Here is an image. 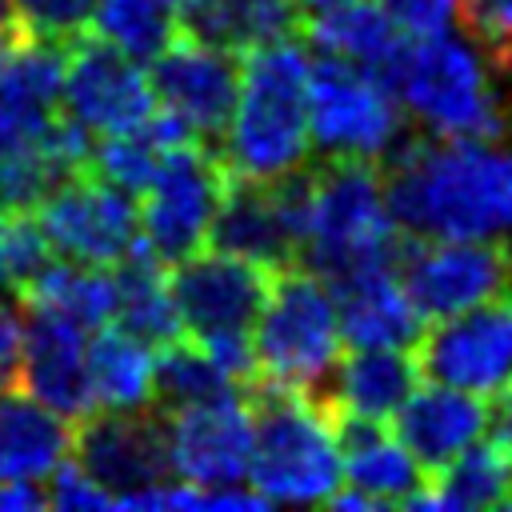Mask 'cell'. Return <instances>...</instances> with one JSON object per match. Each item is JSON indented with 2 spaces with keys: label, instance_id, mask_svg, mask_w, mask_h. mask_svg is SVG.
<instances>
[{
  "label": "cell",
  "instance_id": "obj_1",
  "mask_svg": "<svg viewBox=\"0 0 512 512\" xmlns=\"http://www.w3.org/2000/svg\"><path fill=\"white\" fill-rule=\"evenodd\" d=\"M384 196L396 228L424 240H476L512 232V152L492 140L412 136L396 140Z\"/></svg>",
  "mask_w": 512,
  "mask_h": 512
},
{
  "label": "cell",
  "instance_id": "obj_2",
  "mask_svg": "<svg viewBox=\"0 0 512 512\" xmlns=\"http://www.w3.org/2000/svg\"><path fill=\"white\" fill-rule=\"evenodd\" d=\"M308 52L296 40L240 56V88L220 136L224 168L240 180H276L308 160Z\"/></svg>",
  "mask_w": 512,
  "mask_h": 512
},
{
  "label": "cell",
  "instance_id": "obj_3",
  "mask_svg": "<svg viewBox=\"0 0 512 512\" xmlns=\"http://www.w3.org/2000/svg\"><path fill=\"white\" fill-rule=\"evenodd\" d=\"M404 232L384 196V168L368 156H320L308 164V232L300 264L324 280L396 264Z\"/></svg>",
  "mask_w": 512,
  "mask_h": 512
},
{
  "label": "cell",
  "instance_id": "obj_4",
  "mask_svg": "<svg viewBox=\"0 0 512 512\" xmlns=\"http://www.w3.org/2000/svg\"><path fill=\"white\" fill-rule=\"evenodd\" d=\"M244 404L252 416L248 484L268 504H328L340 488V452L324 400L304 388L248 380Z\"/></svg>",
  "mask_w": 512,
  "mask_h": 512
},
{
  "label": "cell",
  "instance_id": "obj_5",
  "mask_svg": "<svg viewBox=\"0 0 512 512\" xmlns=\"http://www.w3.org/2000/svg\"><path fill=\"white\" fill-rule=\"evenodd\" d=\"M384 84L392 88L396 104H404L432 136L500 140L508 128L484 60L444 32L404 36L392 64L384 68Z\"/></svg>",
  "mask_w": 512,
  "mask_h": 512
},
{
  "label": "cell",
  "instance_id": "obj_6",
  "mask_svg": "<svg viewBox=\"0 0 512 512\" xmlns=\"http://www.w3.org/2000/svg\"><path fill=\"white\" fill-rule=\"evenodd\" d=\"M272 272L276 268L224 252L216 244H204L168 264V292L184 336H192L240 384H248L256 372L252 324L264 308Z\"/></svg>",
  "mask_w": 512,
  "mask_h": 512
},
{
  "label": "cell",
  "instance_id": "obj_7",
  "mask_svg": "<svg viewBox=\"0 0 512 512\" xmlns=\"http://www.w3.org/2000/svg\"><path fill=\"white\" fill-rule=\"evenodd\" d=\"M340 356V324L328 280L308 264L272 272L264 308L252 324V380L316 392Z\"/></svg>",
  "mask_w": 512,
  "mask_h": 512
},
{
  "label": "cell",
  "instance_id": "obj_8",
  "mask_svg": "<svg viewBox=\"0 0 512 512\" xmlns=\"http://www.w3.org/2000/svg\"><path fill=\"white\" fill-rule=\"evenodd\" d=\"M72 464L112 496V508H160L172 484L164 412L152 404L92 408L72 420Z\"/></svg>",
  "mask_w": 512,
  "mask_h": 512
},
{
  "label": "cell",
  "instance_id": "obj_9",
  "mask_svg": "<svg viewBox=\"0 0 512 512\" xmlns=\"http://www.w3.org/2000/svg\"><path fill=\"white\" fill-rule=\"evenodd\" d=\"M228 176L232 172L224 168L216 144L196 136L172 144L160 168L152 172V180L136 192L140 244L164 264L204 248Z\"/></svg>",
  "mask_w": 512,
  "mask_h": 512
},
{
  "label": "cell",
  "instance_id": "obj_10",
  "mask_svg": "<svg viewBox=\"0 0 512 512\" xmlns=\"http://www.w3.org/2000/svg\"><path fill=\"white\" fill-rule=\"evenodd\" d=\"M308 140L324 156L384 160L400 140V108L392 88L340 56L308 64Z\"/></svg>",
  "mask_w": 512,
  "mask_h": 512
},
{
  "label": "cell",
  "instance_id": "obj_11",
  "mask_svg": "<svg viewBox=\"0 0 512 512\" xmlns=\"http://www.w3.org/2000/svg\"><path fill=\"white\" fill-rule=\"evenodd\" d=\"M396 276L424 320L456 316L496 304L512 292V252L496 236L476 240H424L404 236Z\"/></svg>",
  "mask_w": 512,
  "mask_h": 512
},
{
  "label": "cell",
  "instance_id": "obj_12",
  "mask_svg": "<svg viewBox=\"0 0 512 512\" xmlns=\"http://www.w3.org/2000/svg\"><path fill=\"white\" fill-rule=\"evenodd\" d=\"M52 252L72 264L112 268L124 260L136 240V196L116 188L112 180L96 176L92 168H80L64 180H56L36 204H32Z\"/></svg>",
  "mask_w": 512,
  "mask_h": 512
},
{
  "label": "cell",
  "instance_id": "obj_13",
  "mask_svg": "<svg viewBox=\"0 0 512 512\" xmlns=\"http://www.w3.org/2000/svg\"><path fill=\"white\" fill-rule=\"evenodd\" d=\"M152 108L156 100L148 88V72L136 56L92 28L60 44V112L88 136L124 132Z\"/></svg>",
  "mask_w": 512,
  "mask_h": 512
},
{
  "label": "cell",
  "instance_id": "obj_14",
  "mask_svg": "<svg viewBox=\"0 0 512 512\" xmlns=\"http://www.w3.org/2000/svg\"><path fill=\"white\" fill-rule=\"evenodd\" d=\"M148 88L160 112L176 116L196 140L220 148L240 88V56L176 28V36L148 56Z\"/></svg>",
  "mask_w": 512,
  "mask_h": 512
},
{
  "label": "cell",
  "instance_id": "obj_15",
  "mask_svg": "<svg viewBox=\"0 0 512 512\" xmlns=\"http://www.w3.org/2000/svg\"><path fill=\"white\" fill-rule=\"evenodd\" d=\"M412 352H416L420 376L436 384L476 392V396L496 392L512 372L504 300L432 320V328H420Z\"/></svg>",
  "mask_w": 512,
  "mask_h": 512
},
{
  "label": "cell",
  "instance_id": "obj_16",
  "mask_svg": "<svg viewBox=\"0 0 512 512\" xmlns=\"http://www.w3.org/2000/svg\"><path fill=\"white\" fill-rule=\"evenodd\" d=\"M168 456L172 476L192 488H232L248 480L252 456V416L240 396L204 400L180 412H168Z\"/></svg>",
  "mask_w": 512,
  "mask_h": 512
},
{
  "label": "cell",
  "instance_id": "obj_17",
  "mask_svg": "<svg viewBox=\"0 0 512 512\" xmlns=\"http://www.w3.org/2000/svg\"><path fill=\"white\" fill-rule=\"evenodd\" d=\"M328 408V404H324ZM332 416V436L340 452V484L360 492L372 508L400 504L408 508L412 496L424 492V472L408 456V448L392 436L388 420H368V416H348L328 408Z\"/></svg>",
  "mask_w": 512,
  "mask_h": 512
},
{
  "label": "cell",
  "instance_id": "obj_18",
  "mask_svg": "<svg viewBox=\"0 0 512 512\" xmlns=\"http://www.w3.org/2000/svg\"><path fill=\"white\" fill-rule=\"evenodd\" d=\"M24 388L60 412L64 420H80L96 408L92 380H88V332L44 312H28L24 324Z\"/></svg>",
  "mask_w": 512,
  "mask_h": 512
},
{
  "label": "cell",
  "instance_id": "obj_19",
  "mask_svg": "<svg viewBox=\"0 0 512 512\" xmlns=\"http://www.w3.org/2000/svg\"><path fill=\"white\" fill-rule=\"evenodd\" d=\"M484 420H488V404L476 392H460L432 380L424 388L416 384L388 424H392V436L420 464V472L432 476L456 452H464L472 440L484 436Z\"/></svg>",
  "mask_w": 512,
  "mask_h": 512
},
{
  "label": "cell",
  "instance_id": "obj_20",
  "mask_svg": "<svg viewBox=\"0 0 512 512\" xmlns=\"http://www.w3.org/2000/svg\"><path fill=\"white\" fill-rule=\"evenodd\" d=\"M328 288L336 300L340 340L348 348H412L416 344L424 316L404 292L396 264H380V268L328 280Z\"/></svg>",
  "mask_w": 512,
  "mask_h": 512
},
{
  "label": "cell",
  "instance_id": "obj_21",
  "mask_svg": "<svg viewBox=\"0 0 512 512\" xmlns=\"http://www.w3.org/2000/svg\"><path fill=\"white\" fill-rule=\"evenodd\" d=\"M72 456V420L32 392H0V484H44Z\"/></svg>",
  "mask_w": 512,
  "mask_h": 512
},
{
  "label": "cell",
  "instance_id": "obj_22",
  "mask_svg": "<svg viewBox=\"0 0 512 512\" xmlns=\"http://www.w3.org/2000/svg\"><path fill=\"white\" fill-rule=\"evenodd\" d=\"M332 388L316 392L328 408L368 420H392L404 396L420 384L412 348H348L332 364Z\"/></svg>",
  "mask_w": 512,
  "mask_h": 512
},
{
  "label": "cell",
  "instance_id": "obj_23",
  "mask_svg": "<svg viewBox=\"0 0 512 512\" xmlns=\"http://www.w3.org/2000/svg\"><path fill=\"white\" fill-rule=\"evenodd\" d=\"M300 24L304 16L292 0H184L180 8V32L232 56H248L276 40H296Z\"/></svg>",
  "mask_w": 512,
  "mask_h": 512
},
{
  "label": "cell",
  "instance_id": "obj_24",
  "mask_svg": "<svg viewBox=\"0 0 512 512\" xmlns=\"http://www.w3.org/2000/svg\"><path fill=\"white\" fill-rule=\"evenodd\" d=\"M108 272H112V292H116L112 320L124 332L140 336L152 348L184 332L180 316H176V304H172V292H168V264L156 260L140 240Z\"/></svg>",
  "mask_w": 512,
  "mask_h": 512
},
{
  "label": "cell",
  "instance_id": "obj_25",
  "mask_svg": "<svg viewBox=\"0 0 512 512\" xmlns=\"http://www.w3.org/2000/svg\"><path fill=\"white\" fill-rule=\"evenodd\" d=\"M300 36L316 52L360 64V68L376 72L380 80H384V68L392 64L396 48L404 44V36L392 28V20L372 0H344L336 8L312 12V16H304Z\"/></svg>",
  "mask_w": 512,
  "mask_h": 512
},
{
  "label": "cell",
  "instance_id": "obj_26",
  "mask_svg": "<svg viewBox=\"0 0 512 512\" xmlns=\"http://www.w3.org/2000/svg\"><path fill=\"white\" fill-rule=\"evenodd\" d=\"M408 508H512V460L492 440H472L444 468L424 476V492L412 496Z\"/></svg>",
  "mask_w": 512,
  "mask_h": 512
},
{
  "label": "cell",
  "instance_id": "obj_27",
  "mask_svg": "<svg viewBox=\"0 0 512 512\" xmlns=\"http://www.w3.org/2000/svg\"><path fill=\"white\" fill-rule=\"evenodd\" d=\"M152 356L156 348L120 324L88 332V380L96 408H144L152 400Z\"/></svg>",
  "mask_w": 512,
  "mask_h": 512
},
{
  "label": "cell",
  "instance_id": "obj_28",
  "mask_svg": "<svg viewBox=\"0 0 512 512\" xmlns=\"http://www.w3.org/2000/svg\"><path fill=\"white\" fill-rule=\"evenodd\" d=\"M24 312H44V316H60L84 332L100 328L112 320V272L108 268H92V264H72V260H52L20 296Z\"/></svg>",
  "mask_w": 512,
  "mask_h": 512
},
{
  "label": "cell",
  "instance_id": "obj_29",
  "mask_svg": "<svg viewBox=\"0 0 512 512\" xmlns=\"http://www.w3.org/2000/svg\"><path fill=\"white\" fill-rule=\"evenodd\" d=\"M244 384L224 372L192 336H172L164 344H156L152 356V408L156 412H180L204 400H224V396H240Z\"/></svg>",
  "mask_w": 512,
  "mask_h": 512
},
{
  "label": "cell",
  "instance_id": "obj_30",
  "mask_svg": "<svg viewBox=\"0 0 512 512\" xmlns=\"http://www.w3.org/2000/svg\"><path fill=\"white\" fill-rule=\"evenodd\" d=\"M184 0H96L92 32L112 40L136 60L156 56L180 28Z\"/></svg>",
  "mask_w": 512,
  "mask_h": 512
},
{
  "label": "cell",
  "instance_id": "obj_31",
  "mask_svg": "<svg viewBox=\"0 0 512 512\" xmlns=\"http://www.w3.org/2000/svg\"><path fill=\"white\" fill-rule=\"evenodd\" d=\"M52 256L56 252H52L32 208L0 212V288L20 296L52 264Z\"/></svg>",
  "mask_w": 512,
  "mask_h": 512
},
{
  "label": "cell",
  "instance_id": "obj_32",
  "mask_svg": "<svg viewBox=\"0 0 512 512\" xmlns=\"http://www.w3.org/2000/svg\"><path fill=\"white\" fill-rule=\"evenodd\" d=\"M12 8L32 40L68 44L72 36L92 28L96 0H12Z\"/></svg>",
  "mask_w": 512,
  "mask_h": 512
},
{
  "label": "cell",
  "instance_id": "obj_33",
  "mask_svg": "<svg viewBox=\"0 0 512 512\" xmlns=\"http://www.w3.org/2000/svg\"><path fill=\"white\" fill-rule=\"evenodd\" d=\"M456 16L488 60L512 76V0H456Z\"/></svg>",
  "mask_w": 512,
  "mask_h": 512
},
{
  "label": "cell",
  "instance_id": "obj_34",
  "mask_svg": "<svg viewBox=\"0 0 512 512\" xmlns=\"http://www.w3.org/2000/svg\"><path fill=\"white\" fill-rule=\"evenodd\" d=\"M44 508H60V512H100L112 508V496L84 472L72 464V456L48 476V492H44Z\"/></svg>",
  "mask_w": 512,
  "mask_h": 512
},
{
  "label": "cell",
  "instance_id": "obj_35",
  "mask_svg": "<svg viewBox=\"0 0 512 512\" xmlns=\"http://www.w3.org/2000/svg\"><path fill=\"white\" fill-rule=\"evenodd\" d=\"M400 36H436L448 32L456 16V0H372Z\"/></svg>",
  "mask_w": 512,
  "mask_h": 512
},
{
  "label": "cell",
  "instance_id": "obj_36",
  "mask_svg": "<svg viewBox=\"0 0 512 512\" xmlns=\"http://www.w3.org/2000/svg\"><path fill=\"white\" fill-rule=\"evenodd\" d=\"M24 364V320L12 308H0V392L20 384Z\"/></svg>",
  "mask_w": 512,
  "mask_h": 512
},
{
  "label": "cell",
  "instance_id": "obj_37",
  "mask_svg": "<svg viewBox=\"0 0 512 512\" xmlns=\"http://www.w3.org/2000/svg\"><path fill=\"white\" fill-rule=\"evenodd\" d=\"M492 404H488V420L484 428L492 432V444L512 460V380H504L496 392H488Z\"/></svg>",
  "mask_w": 512,
  "mask_h": 512
},
{
  "label": "cell",
  "instance_id": "obj_38",
  "mask_svg": "<svg viewBox=\"0 0 512 512\" xmlns=\"http://www.w3.org/2000/svg\"><path fill=\"white\" fill-rule=\"evenodd\" d=\"M16 36H28V32H24V24L16 20L12 0H0V48H4V44H12Z\"/></svg>",
  "mask_w": 512,
  "mask_h": 512
},
{
  "label": "cell",
  "instance_id": "obj_39",
  "mask_svg": "<svg viewBox=\"0 0 512 512\" xmlns=\"http://www.w3.org/2000/svg\"><path fill=\"white\" fill-rule=\"evenodd\" d=\"M296 8H300V16H312V12H324V8H336V4H344V0H292Z\"/></svg>",
  "mask_w": 512,
  "mask_h": 512
},
{
  "label": "cell",
  "instance_id": "obj_40",
  "mask_svg": "<svg viewBox=\"0 0 512 512\" xmlns=\"http://www.w3.org/2000/svg\"><path fill=\"white\" fill-rule=\"evenodd\" d=\"M504 320H508V344H512V292L504 296Z\"/></svg>",
  "mask_w": 512,
  "mask_h": 512
},
{
  "label": "cell",
  "instance_id": "obj_41",
  "mask_svg": "<svg viewBox=\"0 0 512 512\" xmlns=\"http://www.w3.org/2000/svg\"><path fill=\"white\" fill-rule=\"evenodd\" d=\"M0 212H8V208H4V200H0Z\"/></svg>",
  "mask_w": 512,
  "mask_h": 512
}]
</instances>
